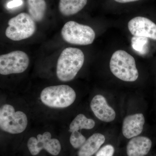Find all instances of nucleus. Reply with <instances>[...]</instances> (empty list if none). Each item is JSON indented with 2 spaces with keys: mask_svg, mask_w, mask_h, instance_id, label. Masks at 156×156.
Wrapping results in <instances>:
<instances>
[{
  "mask_svg": "<svg viewBox=\"0 0 156 156\" xmlns=\"http://www.w3.org/2000/svg\"><path fill=\"white\" fill-rule=\"evenodd\" d=\"M131 46L133 49L140 54L147 52L148 39L146 37L134 36L131 40Z\"/></svg>",
  "mask_w": 156,
  "mask_h": 156,
  "instance_id": "17",
  "label": "nucleus"
},
{
  "mask_svg": "<svg viewBox=\"0 0 156 156\" xmlns=\"http://www.w3.org/2000/svg\"><path fill=\"white\" fill-rule=\"evenodd\" d=\"M61 34L66 42L74 45L91 44L95 37V32L90 27L74 21L66 23L62 29Z\"/></svg>",
  "mask_w": 156,
  "mask_h": 156,
  "instance_id": "6",
  "label": "nucleus"
},
{
  "mask_svg": "<svg viewBox=\"0 0 156 156\" xmlns=\"http://www.w3.org/2000/svg\"><path fill=\"white\" fill-rule=\"evenodd\" d=\"M27 5L29 14L35 22L44 19L47 9L45 0H27Z\"/></svg>",
  "mask_w": 156,
  "mask_h": 156,
  "instance_id": "15",
  "label": "nucleus"
},
{
  "mask_svg": "<svg viewBox=\"0 0 156 156\" xmlns=\"http://www.w3.org/2000/svg\"><path fill=\"white\" fill-rule=\"evenodd\" d=\"M28 124L27 115L23 112H15L14 107L5 104L0 108V128L1 130L11 134L23 132Z\"/></svg>",
  "mask_w": 156,
  "mask_h": 156,
  "instance_id": "4",
  "label": "nucleus"
},
{
  "mask_svg": "<svg viewBox=\"0 0 156 156\" xmlns=\"http://www.w3.org/2000/svg\"><path fill=\"white\" fill-rule=\"evenodd\" d=\"M75 90L66 85L50 86L42 90L40 98L46 106L53 108H63L70 106L76 99Z\"/></svg>",
  "mask_w": 156,
  "mask_h": 156,
  "instance_id": "2",
  "label": "nucleus"
},
{
  "mask_svg": "<svg viewBox=\"0 0 156 156\" xmlns=\"http://www.w3.org/2000/svg\"><path fill=\"white\" fill-rule=\"evenodd\" d=\"M105 141L103 134L95 133L87 140L78 152V156H92L96 154Z\"/></svg>",
  "mask_w": 156,
  "mask_h": 156,
  "instance_id": "13",
  "label": "nucleus"
},
{
  "mask_svg": "<svg viewBox=\"0 0 156 156\" xmlns=\"http://www.w3.org/2000/svg\"><path fill=\"white\" fill-rule=\"evenodd\" d=\"M115 149L112 144H106L101 148L95 156H113Z\"/></svg>",
  "mask_w": 156,
  "mask_h": 156,
  "instance_id": "19",
  "label": "nucleus"
},
{
  "mask_svg": "<svg viewBox=\"0 0 156 156\" xmlns=\"http://www.w3.org/2000/svg\"><path fill=\"white\" fill-rule=\"evenodd\" d=\"M90 108L95 116L102 122H110L115 118V112L108 105L103 95H97L94 96L91 101Z\"/></svg>",
  "mask_w": 156,
  "mask_h": 156,
  "instance_id": "10",
  "label": "nucleus"
},
{
  "mask_svg": "<svg viewBox=\"0 0 156 156\" xmlns=\"http://www.w3.org/2000/svg\"><path fill=\"white\" fill-rule=\"evenodd\" d=\"M95 121L88 119L85 115L80 114L77 115L70 124L69 131L73 132L83 129L90 130L95 127Z\"/></svg>",
  "mask_w": 156,
  "mask_h": 156,
  "instance_id": "16",
  "label": "nucleus"
},
{
  "mask_svg": "<svg viewBox=\"0 0 156 156\" xmlns=\"http://www.w3.org/2000/svg\"><path fill=\"white\" fill-rule=\"evenodd\" d=\"M87 139L79 131L71 132L70 136V142L72 146L76 149H80L86 142Z\"/></svg>",
  "mask_w": 156,
  "mask_h": 156,
  "instance_id": "18",
  "label": "nucleus"
},
{
  "mask_svg": "<svg viewBox=\"0 0 156 156\" xmlns=\"http://www.w3.org/2000/svg\"><path fill=\"white\" fill-rule=\"evenodd\" d=\"M87 0H59L58 9L65 16L74 15L83 9Z\"/></svg>",
  "mask_w": 156,
  "mask_h": 156,
  "instance_id": "14",
  "label": "nucleus"
},
{
  "mask_svg": "<svg viewBox=\"0 0 156 156\" xmlns=\"http://www.w3.org/2000/svg\"><path fill=\"white\" fill-rule=\"evenodd\" d=\"M145 123L144 116L141 113L129 115L123 121L122 134L127 139H131L141 134Z\"/></svg>",
  "mask_w": 156,
  "mask_h": 156,
  "instance_id": "11",
  "label": "nucleus"
},
{
  "mask_svg": "<svg viewBox=\"0 0 156 156\" xmlns=\"http://www.w3.org/2000/svg\"><path fill=\"white\" fill-rule=\"evenodd\" d=\"M114 1L118 3H126L136 2V1H139V0H114Z\"/></svg>",
  "mask_w": 156,
  "mask_h": 156,
  "instance_id": "21",
  "label": "nucleus"
},
{
  "mask_svg": "<svg viewBox=\"0 0 156 156\" xmlns=\"http://www.w3.org/2000/svg\"><path fill=\"white\" fill-rule=\"evenodd\" d=\"M30 60L25 52L20 50L0 56V74L9 75L21 73L27 69Z\"/></svg>",
  "mask_w": 156,
  "mask_h": 156,
  "instance_id": "7",
  "label": "nucleus"
},
{
  "mask_svg": "<svg viewBox=\"0 0 156 156\" xmlns=\"http://www.w3.org/2000/svg\"><path fill=\"white\" fill-rule=\"evenodd\" d=\"M128 28L134 36L146 37L156 41V24L146 17H134L128 23Z\"/></svg>",
  "mask_w": 156,
  "mask_h": 156,
  "instance_id": "9",
  "label": "nucleus"
},
{
  "mask_svg": "<svg viewBox=\"0 0 156 156\" xmlns=\"http://www.w3.org/2000/svg\"><path fill=\"white\" fill-rule=\"evenodd\" d=\"M27 145L29 151L33 156L38 154L43 149L53 155L57 156L61 150L59 140L56 138H52L51 134L48 131L38 134L37 137H30L27 141Z\"/></svg>",
  "mask_w": 156,
  "mask_h": 156,
  "instance_id": "8",
  "label": "nucleus"
},
{
  "mask_svg": "<svg viewBox=\"0 0 156 156\" xmlns=\"http://www.w3.org/2000/svg\"><path fill=\"white\" fill-rule=\"evenodd\" d=\"M152 142L148 137L136 136L131 138L126 147L128 156H145L151 151Z\"/></svg>",
  "mask_w": 156,
  "mask_h": 156,
  "instance_id": "12",
  "label": "nucleus"
},
{
  "mask_svg": "<svg viewBox=\"0 0 156 156\" xmlns=\"http://www.w3.org/2000/svg\"><path fill=\"white\" fill-rule=\"evenodd\" d=\"M110 68L113 74L122 80L132 82L138 79L135 59L124 50H117L113 54Z\"/></svg>",
  "mask_w": 156,
  "mask_h": 156,
  "instance_id": "3",
  "label": "nucleus"
},
{
  "mask_svg": "<svg viewBox=\"0 0 156 156\" xmlns=\"http://www.w3.org/2000/svg\"><path fill=\"white\" fill-rule=\"evenodd\" d=\"M22 4V0H13L8 3L7 7L9 9H12L21 5Z\"/></svg>",
  "mask_w": 156,
  "mask_h": 156,
  "instance_id": "20",
  "label": "nucleus"
},
{
  "mask_svg": "<svg viewBox=\"0 0 156 156\" xmlns=\"http://www.w3.org/2000/svg\"><path fill=\"white\" fill-rule=\"evenodd\" d=\"M6 36L12 41H20L33 35L36 30L35 21L28 14L21 13L9 20Z\"/></svg>",
  "mask_w": 156,
  "mask_h": 156,
  "instance_id": "5",
  "label": "nucleus"
},
{
  "mask_svg": "<svg viewBox=\"0 0 156 156\" xmlns=\"http://www.w3.org/2000/svg\"><path fill=\"white\" fill-rule=\"evenodd\" d=\"M85 56L76 48H68L62 52L56 66V76L62 82L72 80L83 67Z\"/></svg>",
  "mask_w": 156,
  "mask_h": 156,
  "instance_id": "1",
  "label": "nucleus"
}]
</instances>
